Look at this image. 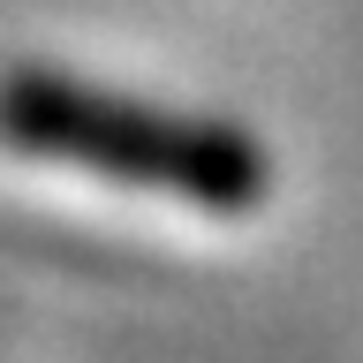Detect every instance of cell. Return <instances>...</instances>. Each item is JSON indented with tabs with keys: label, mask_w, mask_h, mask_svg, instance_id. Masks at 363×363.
Returning <instances> with one entry per match:
<instances>
[{
	"label": "cell",
	"mask_w": 363,
	"mask_h": 363,
	"mask_svg": "<svg viewBox=\"0 0 363 363\" xmlns=\"http://www.w3.org/2000/svg\"><path fill=\"white\" fill-rule=\"evenodd\" d=\"M0 144L23 159L84 167L113 189L197 204V212H257L272 182V159L250 129L152 106V99L84 84L61 68H8L0 76Z\"/></svg>",
	"instance_id": "1"
}]
</instances>
